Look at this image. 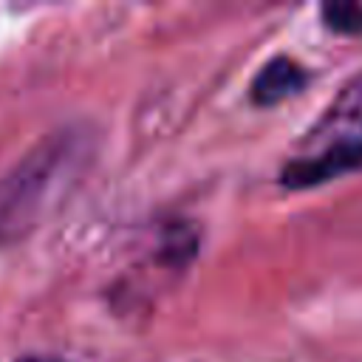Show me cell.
<instances>
[{
	"label": "cell",
	"mask_w": 362,
	"mask_h": 362,
	"mask_svg": "<svg viewBox=\"0 0 362 362\" xmlns=\"http://www.w3.org/2000/svg\"><path fill=\"white\" fill-rule=\"evenodd\" d=\"M85 136L62 130L42 139L0 184V238H20L62 198L85 161Z\"/></svg>",
	"instance_id": "cell-1"
},
{
	"label": "cell",
	"mask_w": 362,
	"mask_h": 362,
	"mask_svg": "<svg viewBox=\"0 0 362 362\" xmlns=\"http://www.w3.org/2000/svg\"><path fill=\"white\" fill-rule=\"evenodd\" d=\"M320 133H334L342 139H351L348 133H362V74L337 93V99L325 110Z\"/></svg>",
	"instance_id": "cell-4"
},
{
	"label": "cell",
	"mask_w": 362,
	"mask_h": 362,
	"mask_svg": "<svg viewBox=\"0 0 362 362\" xmlns=\"http://www.w3.org/2000/svg\"><path fill=\"white\" fill-rule=\"evenodd\" d=\"M356 167H362V139H337L320 156L288 161L280 175V184L291 189H303V187L325 184Z\"/></svg>",
	"instance_id": "cell-2"
},
{
	"label": "cell",
	"mask_w": 362,
	"mask_h": 362,
	"mask_svg": "<svg viewBox=\"0 0 362 362\" xmlns=\"http://www.w3.org/2000/svg\"><path fill=\"white\" fill-rule=\"evenodd\" d=\"M17 362H65V359H59V356H48V354H25V356H20Z\"/></svg>",
	"instance_id": "cell-6"
},
{
	"label": "cell",
	"mask_w": 362,
	"mask_h": 362,
	"mask_svg": "<svg viewBox=\"0 0 362 362\" xmlns=\"http://www.w3.org/2000/svg\"><path fill=\"white\" fill-rule=\"evenodd\" d=\"M322 20L337 34H359L362 31V6H356V3H328V6H322Z\"/></svg>",
	"instance_id": "cell-5"
},
{
	"label": "cell",
	"mask_w": 362,
	"mask_h": 362,
	"mask_svg": "<svg viewBox=\"0 0 362 362\" xmlns=\"http://www.w3.org/2000/svg\"><path fill=\"white\" fill-rule=\"evenodd\" d=\"M305 82H308V74L300 62H294L288 57H274L255 74V79L249 85V96L255 105L266 107V105H277L286 96L303 90Z\"/></svg>",
	"instance_id": "cell-3"
}]
</instances>
